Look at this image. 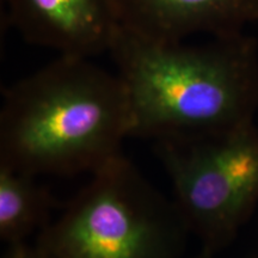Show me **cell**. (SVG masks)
<instances>
[{"label":"cell","instance_id":"6da1fadb","mask_svg":"<svg viewBox=\"0 0 258 258\" xmlns=\"http://www.w3.org/2000/svg\"><path fill=\"white\" fill-rule=\"evenodd\" d=\"M108 53L131 108V138H190L252 122L256 41L244 32L206 44L147 38L120 25Z\"/></svg>","mask_w":258,"mask_h":258},{"label":"cell","instance_id":"7a4b0ae2","mask_svg":"<svg viewBox=\"0 0 258 258\" xmlns=\"http://www.w3.org/2000/svg\"><path fill=\"white\" fill-rule=\"evenodd\" d=\"M131 124L117 73L60 55L4 91L0 165L32 176L92 175L122 156Z\"/></svg>","mask_w":258,"mask_h":258},{"label":"cell","instance_id":"3957f363","mask_svg":"<svg viewBox=\"0 0 258 258\" xmlns=\"http://www.w3.org/2000/svg\"><path fill=\"white\" fill-rule=\"evenodd\" d=\"M189 235L173 200L122 154L92 173L35 245L48 258H180Z\"/></svg>","mask_w":258,"mask_h":258},{"label":"cell","instance_id":"277c9868","mask_svg":"<svg viewBox=\"0 0 258 258\" xmlns=\"http://www.w3.org/2000/svg\"><path fill=\"white\" fill-rule=\"evenodd\" d=\"M190 234L214 253L233 239L258 202V131L253 122L190 138L154 141Z\"/></svg>","mask_w":258,"mask_h":258},{"label":"cell","instance_id":"5b68a950","mask_svg":"<svg viewBox=\"0 0 258 258\" xmlns=\"http://www.w3.org/2000/svg\"><path fill=\"white\" fill-rule=\"evenodd\" d=\"M8 22L29 43L63 56L110 49L120 21L111 0H4Z\"/></svg>","mask_w":258,"mask_h":258},{"label":"cell","instance_id":"8992f818","mask_svg":"<svg viewBox=\"0 0 258 258\" xmlns=\"http://www.w3.org/2000/svg\"><path fill=\"white\" fill-rule=\"evenodd\" d=\"M120 25L158 41H185L243 32L258 22V0H111Z\"/></svg>","mask_w":258,"mask_h":258},{"label":"cell","instance_id":"52a82bcc","mask_svg":"<svg viewBox=\"0 0 258 258\" xmlns=\"http://www.w3.org/2000/svg\"><path fill=\"white\" fill-rule=\"evenodd\" d=\"M35 177L0 165V238L8 246L25 243L50 222L54 199Z\"/></svg>","mask_w":258,"mask_h":258},{"label":"cell","instance_id":"ba28073f","mask_svg":"<svg viewBox=\"0 0 258 258\" xmlns=\"http://www.w3.org/2000/svg\"><path fill=\"white\" fill-rule=\"evenodd\" d=\"M3 258H48L37 249L36 245L30 246L25 243L9 245Z\"/></svg>","mask_w":258,"mask_h":258},{"label":"cell","instance_id":"9c48e42d","mask_svg":"<svg viewBox=\"0 0 258 258\" xmlns=\"http://www.w3.org/2000/svg\"><path fill=\"white\" fill-rule=\"evenodd\" d=\"M212 257H213L212 252H208V251L202 249L198 254H196V256H194L191 258H212Z\"/></svg>","mask_w":258,"mask_h":258}]
</instances>
